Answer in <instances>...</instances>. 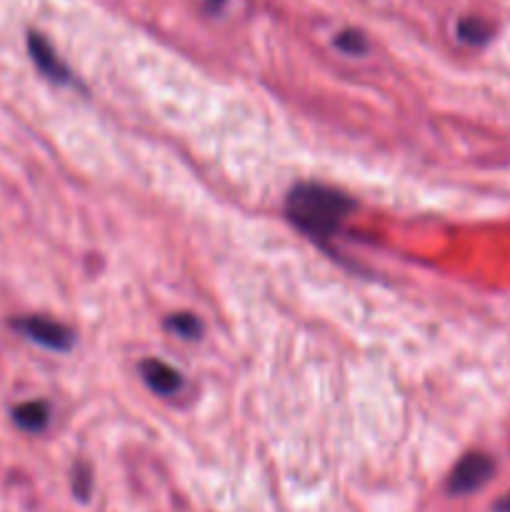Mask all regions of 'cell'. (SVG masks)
Masks as SVG:
<instances>
[{
	"instance_id": "cell-3",
	"label": "cell",
	"mask_w": 510,
	"mask_h": 512,
	"mask_svg": "<svg viewBox=\"0 0 510 512\" xmlns=\"http://www.w3.org/2000/svg\"><path fill=\"white\" fill-rule=\"evenodd\" d=\"M495 475V460L485 453H468L455 463L448 478L450 495H470L490 483Z\"/></svg>"
},
{
	"instance_id": "cell-8",
	"label": "cell",
	"mask_w": 510,
	"mask_h": 512,
	"mask_svg": "<svg viewBox=\"0 0 510 512\" xmlns=\"http://www.w3.org/2000/svg\"><path fill=\"white\" fill-rule=\"evenodd\" d=\"M165 328H168L173 335H178V338H185V340H195L200 338V333H203L200 320L190 313L170 315V318L165 320Z\"/></svg>"
},
{
	"instance_id": "cell-6",
	"label": "cell",
	"mask_w": 510,
	"mask_h": 512,
	"mask_svg": "<svg viewBox=\"0 0 510 512\" xmlns=\"http://www.w3.org/2000/svg\"><path fill=\"white\" fill-rule=\"evenodd\" d=\"M13 420L25 433H40L48 425L50 410L43 400H28V403H20L18 408H13Z\"/></svg>"
},
{
	"instance_id": "cell-7",
	"label": "cell",
	"mask_w": 510,
	"mask_h": 512,
	"mask_svg": "<svg viewBox=\"0 0 510 512\" xmlns=\"http://www.w3.org/2000/svg\"><path fill=\"white\" fill-rule=\"evenodd\" d=\"M458 38L468 45H485L493 38V25L478 15H468L458 20Z\"/></svg>"
},
{
	"instance_id": "cell-5",
	"label": "cell",
	"mask_w": 510,
	"mask_h": 512,
	"mask_svg": "<svg viewBox=\"0 0 510 512\" xmlns=\"http://www.w3.org/2000/svg\"><path fill=\"white\" fill-rule=\"evenodd\" d=\"M140 373H143L145 385L158 395H175L183 388V378L175 368H170L163 360L148 358L140 363Z\"/></svg>"
},
{
	"instance_id": "cell-2",
	"label": "cell",
	"mask_w": 510,
	"mask_h": 512,
	"mask_svg": "<svg viewBox=\"0 0 510 512\" xmlns=\"http://www.w3.org/2000/svg\"><path fill=\"white\" fill-rule=\"evenodd\" d=\"M10 328L18 330L23 338L38 343L40 348L58 350V353H68L75 343L73 330L65 328L58 320L43 318V315H20V318L10 320Z\"/></svg>"
},
{
	"instance_id": "cell-9",
	"label": "cell",
	"mask_w": 510,
	"mask_h": 512,
	"mask_svg": "<svg viewBox=\"0 0 510 512\" xmlns=\"http://www.w3.org/2000/svg\"><path fill=\"white\" fill-rule=\"evenodd\" d=\"M90 493H93V473L85 463H78L73 468V495L80 503H88Z\"/></svg>"
},
{
	"instance_id": "cell-12",
	"label": "cell",
	"mask_w": 510,
	"mask_h": 512,
	"mask_svg": "<svg viewBox=\"0 0 510 512\" xmlns=\"http://www.w3.org/2000/svg\"><path fill=\"white\" fill-rule=\"evenodd\" d=\"M205 3H208L210 10H218V8H223V5L228 3V0H205Z\"/></svg>"
},
{
	"instance_id": "cell-11",
	"label": "cell",
	"mask_w": 510,
	"mask_h": 512,
	"mask_svg": "<svg viewBox=\"0 0 510 512\" xmlns=\"http://www.w3.org/2000/svg\"><path fill=\"white\" fill-rule=\"evenodd\" d=\"M493 512H510V493L503 495V498H500V500H495Z\"/></svg>"
},
{
	"instance_id": "cell-4",
	"label": "cell",
	"mask_w": 510,
	"mask_h": 512,
	"mask_svg": "<svg viewBox=\"0 0 510 512\" xmlns=\"http://www.w3.org/2000/svg\"><path fill=\"white\" fill-rule=\"evenodd\" d=\"M28 53H30V58H33L35 68H38L45 78L53 80V83H60V85L70 83V73H68V68L63 65V60L55 55L53 45H50L43 35L35 33V30H30L28 33Z\"/></svg>"
},
{
	"instance_id": "cell-10",
	"label": "cell",
	"mask_w": 510,
	"mask_h": 512,
	"mask_svg": "<svg viewBox=\"0 0 510 512\" xmlns=\"http://www.w3.org/2000/svg\"><path fill=\"white\" fill-rule=\"evenodd\" d=\"M335 48L348 55H363L368 50V40L358 30H343L340 35H335Z\"/></svg>"
},
{
	"instance_id": "cell-1",
	"label": "cell",
	"mask_w": 510,
	"mask_h": 512,
	"mask_svg": "<svg viewBox=\"0 0 510 512\" xmlns=\"http://www.w3.org/2000/svg\"><path fill=\"white\" fill-rule=\"evenodd\" d=\"M353 208L355 203L348 195L320 183H298L290 188L288 200H285V213L290 223L318 243L335 238Z\"/></svg>"
}]
</instances>
